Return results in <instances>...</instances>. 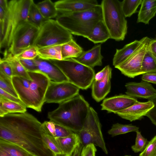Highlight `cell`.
<instances>
[{
	"mask_svg": "<svg viewBox=\"0 0 156 156\" xmlns=\"http://www.w3.org/2000/svg\"><path fill=\"white\" fill-rule=\"evenodd\" d=\"M42 124L27 112L0 116V139L21 147L33 156H54L44 143Z\"/></svg>",
	"mask_w": 156,
	"mask_h": 156,
	"instance_id": "obj_1",
	"label": "cell"
},
{
	"mask_svg": "<svg viewBox=\"0 0 156 156\" xmlns=\"http://www.w3.org/2000/svg\"><path fill=\"white\" fill-rule=\"evenodd\" d=\"M28 72L32 80L13 76V84L19 98L27 108L41 112L50 80L40 71Z\"/></svg>",
	"mask_w": 156,
	"mask_h": 156,
	"instance_id": "obj_2",
	"label": "cell"
},
{
	"mask_svg": "<svg viewBox=\"0 0 156 156\" xmlns=\"http://www.w3.org/2000/svg\"><path fill=\"white\" fill-rule=\"evenodd\" d=\"M90 107L83 96L79 94L59 104L56 109L48 112V118L77 133L83 126Z\"/></svg>",
	"mask_w": 156,
	"mask_h": 156,
	"instance_id": "obj_3",
	"label": "cell"
},
{
	"mask_svg": "<svg viewBox=\"0 0 156 156\" xmlns=\"http://www.w3.org/2000/svg\"><path fill=\"white\" fill-rule=\"evenodd\" d=\"M56 20L72 34L87 38L94 25L103 20L101 5L89 10L59 12Z\"/></svg>",
	"mask_w": 156,
	"mask_h": 156,
	"instance_id": "obj_4",
	"label": "cell"
},
{
	"mask_svg": "<svg viewBox=\"0 0 156 156\" xmlns=\"http://www.w3.org/2000/svg\"><path fill=\"white\" fill-rule=\"evenodd\" d=\"M32 0H12L8 1L3 19L0 20V48L8 50L16 30L27 20Z\"/></svg>",
	"mask_w": 156,
	"mask_h": 156,
	"instance_id": "obj_5",
	"label": "cell"
},
{
	"mask_svg": "<svg viewBox=\"0 0 156 156\" xmlns=\"http://www.w3.org/2000/svg\"><path fill=\"white\" fill-rule=\"evenodd\" d=\"M102 8L103 21L108 31L110 38L117 41L123 40L127 33V21L122 12L121 2L103 0Z\"/></svg>",
	"mask_w": 156,
	"mask_h": 156,
	"instance_id": "obj_6",
	"label": "cell"
},
{
	"mask_svg": "<svg viewBox=\"0 0 156 156\" xmlns=\"http://www.w3.org/2000/svg\"><path fill=\"white\" fill-rule=\"evenodd\" d=\"M49 60L60 69L69 81L80 89L86 90L92 85L95 74L93 68L80 63L75 58Z\"/></svg>",
	"mask_w": 156,
	"mask_h": 156,
	"instance_id": "obj_7",
	"label": "cell"
},
{
	"mask_svg": "<svg viewBox=\"0 0 156 156\" xmlns=\"http://www.w3.org/2000/svg\"><path fill=\"white\" fill-rule=\"evenodd\" d=\"M73 39L72 34L56 20H48L39 28L34 46L38 49L62 45Z\"/></svg>",
	"mask_w": 156,
	"mask_h": 156,
	"instance_id": "obj_8",
	"label": "cell"
},
{
	"mask_svg": "<svg viewBox=\"0 0 156 156\" xmlns=\"http://www.w3.org/2000/svg\"><path fill=\"white\" fill-rule=\"evenodd\" d=\"M77 134L83 147L93 144L100 147L106 154H108L98 114L92 107H90L83 126Z\"/></svg>",
	"mask_w": 156,
	"mask_h": 156,
	"instance_id": "obj_9",
	"label": "cell"
},
{
	"mask_svg": "<svg viewBox=\"0 0 156 156\" xmlns=\"http://www.w3.org/2000/svg\"><path fill=\"white\" fill-rule=\"evenodd\" d=\"M39 28L27 20L21 23L16 30L8 50L14 55L34 46Z\"/></svg>",
	"mask_w": 156,
	"mask_h": 156,
	"instance_id": "obj_10",
	"label": "cell"
},
{
	"mask_svg": "<svg viewBox=\"0 0 156 156\" xmlns=\"http://www.w3.org/2000/svg\"><path fill=\"white\" fill-rule=\"evenodd\" d=\"M80 88L70 82L50 81L44 98V102L60 104L79 94Z\"/></svg>",
	"mask_w": 156,
	"mask_h": 156,
	"instance_id": "obj_11",
	"label": "cell"
},
{
	"mask_svg": "<svg viewBox=\"0 0 156 156\" xmlns=\"http://www.w3.org/2000/svg\"><path fill=\"white\" fill-rule=\"evenodd\" d=\"M150 39L145 37L141 39V42L136 51L124 62L115 68L129 78H134L143 75L142 62Z\"/></svg>",
	"mask_w": 156,
	"mask_h": 156,
	"instance_id": "obj_12",
	"label": "cell"
},
{
	"mask_svg": "<svg viewBox=\"0 0 156 156\" xmlns=\"http://www.w3.org/2000/svg\"><path fill=\"white\" fill-rule=\"evenodd\" d=\"M136 98L121 94L104 99L101 105V110L114 113L125 109L138 102Z\"/></svg>",
	"mask_w": 156,
	"mask_h": 156,
	"instance_id": "obj_13",
	"label": "cell"
},
{
	"mask_svg": "<svg viewBox=\"0 0 156 156\" xmlns=\"http://www.w3.org/2000/svg\"><path fill=\"white\" fill-rule=\"evenodd\" d=\"M154 104L150 100L147 102L138 101L129 107L118 112L115 114L121 118L132 122L141 120L153 107Z\"/></svg>",
	"mask_w": 156,
	"mask_h": 156,
	"instance_id": "obj_14",
	"label": "cell"
},
{
	"mask_svg": "<svg viewBox=\"0 0 156 156\" xmlns=\"http://www.w3.org/2000/svg\"><path fill=\"white\" fill-rule=\"evenodd\" d=\"M34 60L38 71L46 75L51 81L56 82L69 81L60 69L49 60L41 58L38 56Z\"/></svg>",
	"mask_w": 156,
	"mask_h": 156,
	"instance_id": "obj_15",
	"label": "cell"
},
{
	"mask_svg": "<svg viewBox=\"0 0 156 156\" xmlns=\"http://www.w3.org/2000/svg\"><path fill=\"white\" fill-rule=\"evenodd\" d=\"M55 3L59 12L83 11L91 9L99 5L96 0H62Z\"/></svg>",
	"mask_w": 156,
	"mask_h": 156,
	"instance_id": "obj_16",
	"label": "cell"
},
{
	"mask_svg": "<svg viewBox=\"0 0 156 156\" xmlns=\"http://www.w3.org/2000/svg\"><path fill=\"white\" fill-rule=\"evenodd\" d=\"M125 86L126 94L136 98L148 99L156 95V89L152 85L143 80L139 83H127Z\"/></svg>",
	"mask_w": 156,
	"mask_h": 156,
	"instance_id": "obj_17",
	"label": "cell"
},
{
	"mask_svg": "<svg viewBox=\"0 0 156 156\" xmlns=\"http://www.w3.org/2000/svg\"><path fill=\"white\" fill-rule=\"evenodd\" d=\"M101 49V44H97L88 50L83 51L79 57L75 58L80 63L92 68L101 66L103 58Z\"/></svg>",
	"mask_w": 156,
	"mask_h": 156,
	"instance_id": "obj_18",
	"label": "cell"
},
{
	"mask_svg": "<svg viewBox=\"0 0 156 156\" xmlns=\"http://www.w3.org/2000/svg\"><path fill=\"white\" fill-rule=\"evenodd\" d=\"M112 76L111 68L103 80L99 81L94 80L91 85L92 96L96 101L100 102L110 92Z\"/></svg>",
	"mask_w": 156,
	"mask_h": 156,
	"instance_id": "obj_19",
	"label": "cell"
},
{
	"mask_svg": "<svg viewBox=\"0 0 156 156\" xmlns=\"http://www.w3.org/2000/svg\"><path fill=\"white\" fill-rule=\"evenodd\" d=\"M55 138L62 154L65 156H71L81 143L79 136L76 133L66 137Z\"/></svg>",
	"mask_w": 156,
	"mask_h": 156,
	"instance_id": "obj_20",
	"label": "cell"
},
{
	"mask_svg": "<svg viewBox=\"0 0 156 156\" xmlns=\"http://www.w3.org/2000/svg\"><path fill=\"white\" fill-rule=\"evenodd\" d=\"M141 41V39L135 40L121 49H116L112 60V64L115 67L122 63L130 56L137 48Z\"/></svg>",
	"mask_w": 156,
	"mask_h": 156,
	"instance_id": "obj_21",
	"label": "cell"
},
{
	"mask_svg": "<svg viewBox=\"0 0 156 156\" xmlns=\"http://www.w3.org/2000/svg\"><path fill=\"white\" fill-rule=\"evenodd\" d=\"M140 5L137 23L148 24L156 14V0H142Z\"/></svg>",
	"mask_w": 156,
	"mask_h": 156,
	"instance_id": "obj_22",
	"label": "cell"
},
{
	"mask_svg": "<svg viewBox=\"0 0 156 156\" xmlns=\"http://www.w3.org/2000/svg\"><path fill=\"white\" fill-rule=\"evenodd\" d=\"M3 57L2 59L8 62L12 68L13 76L22 77L32 80L28 71L24 68L19 61L8 50L3 52ZM12 76V77H13Z\"/></svg>",
	"mask_w": 156,
	"mask_h": 156,
	"instance_id": "obj_23",
	"label": "cell"
},
{
	"mask_svg": "<svg viewBox=\"0 0 156 156\" xmlns=\"http://www.w3.org/2000/svg\"><path fill=\"white\" fill-rule=\"evenodd\" d=\"M87 38L94 44L103 43L110 38L109 32L103 20L94 25Z\"/></svg>",
	"mask_w": 156,
	"mask_h": 156,
	"instance_id": "obj_24",
	"label": "cell"
},
{
	"mask_svg": "<svg viewBox=\"0 0 156 156\" xmlns=\"http://www.w3.org/2000/svg\"><path fill=\"white\" fill-rule=\"evenodd\" d=\"M42 124L44 131L55 138L66 137L75 133L50 120L45 121Z\"/></svg>",
	"mask_w": 156,
	"mask_h": 156,
	"instance_id": "obj_25",
	"label": "cell"
},
{
	"mask_svg": "<svg viewBox=\"0 0 156 156\" xmlns=\"http://www.w3.org/2000/svg\"><path fill=\"white\" fill-rule=\"evenodd\" d=\"M26 112L27 107L25 105L10 101L0 95V116L8 113Z\"/></svg>",
	"mask_w": 156,
	"mask_h": 156,
	"instance_id": "obj_26",
	"label": "cell"
},
{
	"mask_svg": "<svg viewBox=\"0 0 156 156\" xmlns=\"http://www.w3.org/2000/svg\"><path fill=\"white\" fill-rule=\"evenodd\" d=\"M83 48L73 40L63 44L61 47L62 60L70 58H76L83 52Z\"/></svg>",
	"mask_w": 156,
	"mask_h": 156,
	"instance_id": "obj_27",
	"label": "cell"
},
{
	"mask_svg": "<svg viewBox=\"0 0 156 156\" xmlns=\"http://www.w3.org/2000/svg\"><path fill=\"white\" fill-rule=\"evenodd\" d=\"M62 45L50 46L38 48L37 50L38 56L48 60H62L61 47Z\"/></svg>",
	"mask_w": 156,
	"mask_h": 156,
	"instance_id": "obj_28",
	"label": "cell"
},
{
	"mask_svg": "<svg viewBox=\"0 0 156 156\" xmlns=\"http://www.w3.org/2000/svg\"><path fill=\"white\" fill-rule=\"evenodd\" d=\"M36 5L41 15L46 20L52 19L58 15L55 3L50 0L43 1Z\"/></svg>",
	"mask_w": 156,
	"mask_h": 156,
	"instance_id": "obj_29",
	"label": "cell"
},
{
	"mask_svg": "<svg viewBox=\"0 0 156 156\" xmlns=\"http://www.w3.org/2000/svg\"><path fill=\"white\" fill-rule=\"evenodd\" d=\"M0 149L10 156H33L19 146L1 139H0Z\"/></svg>",
	"mask_w": 156,
	"mask_h": 156,
	"instance_id": "obj_30",
	"label": "cell"
},
{
	"mask_svg": "<svg viewBox=\"0 0 156 156\" xmlns=\"http://www.w3.org/2000/svg\"><path fill=\"white\" fill-rule=\"evenodd\" d=\"M38 9L36 4L32 0L30 5L27 19V21L38 28L41 26L46 20Z\"/></svg>",
	"mask_w": 156,
	"mask_h": 156,
	"instance_id": "obj_31",
	"label": "cell"
},
{
	"mask_svg": "<svg viewBox=\"0 0 156 156\" xmlns=\"http://www.w3.org/2000/svg\"><path fill=\"white\" fill-rule=\"evenodd\" d=\"M139 128L136 126L130 124H122L118 123L113 124L111 128L108 130V133L114 137L118 135L131 132H137Z\"/></svg>",
	"mask_w": 156,
	"mask_h": 156,
	"instance_id": "obj_32",
	"label": "cell"
},
{
	"mask_svg": "<svg viewBox=\"0 0 156 156\" xmlns=\"http://www.w3.org/2000/svg\"><path fill=\"white\" fill-rule=\"evenodd\" d=\"M141 70L143 74L156 73V60L150 52L147 47L143 58Z\"/></svg>",
	"mask_w": 156,
	"mask_h": 156,
	"instance_id": "obj_33",
	"label": "cell"
},
{
	"mask_svg": "<svg viewBox=\"0 0 156 156\" xmlns=\"http://www.w3.org/2000/svg\"><path fill=\"white\" fill-rule=\"evenodd\" d=\"M142 0H124L121 2L122 12L125 17H130L135 13Z\"/></svg>",
	"mask_w": 156,
	"mask_h": 156,
	"instance_id": "obj_34",
	"label": "cell"
},
{
	"mask_svg": "<svg viewBox=\"0 0 156 156\" xmlns=\"http://www.w3.org/2000/svg\"><path fill=\"white\" fill-rule=\"evenodd\" d=\"M0 89L19 98L12 82V79L7 77L0 72Z\"/></svg>",
	"mask_w": 156,
	"mask_h": 156,
	"instance_id": "obj_35",
	"label": "cell"
},
{
	"mask_svg": "<svg viewBox=\"0 0 156 156\" xmlns=\"http://www.w3.org/2000/svg\"><path fill=\"white\" fill-rule=\"evenodd\" d=\"M43 137L46 145L55 155L62 154L55 138L45 131Z\"/></svg>",
	"mask_w": 156,
	"mask_h": 156,
	"instance_id": "obj_36",
	"label": "cell"
},
{
	"mask_svg": "<svg viewBox=\"0 0 156 156\" xmlns=\"http://www.w3.org/2000/svg\"><path fill=\"white\" fill-rule=\"evenodd\" d=\"M136 133L135 144L132 146L131 148L135 153L142 152L145 149L149 142L142 136L139 131L136 132Z\"/></svg>",
	"mask_w": 156,
	"mask_h": 156,
	"instance_id": "obj_37",
	"label": "cell"
},
{
	"mask_svg": "<svg viewBox=\"0 0 156 156\" xmlns=\"http://www.w3.org/2000/svg\"><path fill=\"white\" fill-rule=\"evenodd\" d=\"M37 50V48L34 46H33L25 50L18 55L14 56L19 60L20 59H34L38 56Z\"/></svg>",
	"mask_w": 156,
	"mask_h": 156,
	"instance_id": "obj_38",
	"label": "cell"
},
{
	"mask_svg": "<svg viewBox=\"0 0 156 156\" xmlns=\"http://www.w3.org/2000/svg\"><path fill=\"white\" fill-rule=\"evenodd\" d=\"M139 156H156V135L149 142Z\"/></svg>",
	"mask_w": 156,
	"mask_h": 156,
	"instance_id": "obj_39",
	"label": "cell"
},
{
	"mask_svg": "<svg viewBox=\"0 0 156 156\" xmlns=\"http://www.w3.org/2000/svg\"><path fill=\"white\" fill-rule=\"evenodd\" d=\"M19 60L23 67L27 71H38L37 67L34 59H20Z\"/></svg>",
	"mask_w": 156,
	"mask_h": 156,
	"instance_id": "obj_40",
	"label": "cell"
},
{
	"mask_svg": "<svg viewBox=\"0 0 156 156\" xmlns=\"http://www.w3.org/2000/svg\"><path fill=\"white\" fill-rule=\"evenodd\" d=\"M0 72L9 78L12 79V68L7 62L0 58Z\"/></svg>",
	"mask_w": 156,
	"mask_h": 156,
	"instance_id": "obj_41",
	"label": "cell"
},
{
	"mask_svg": "<svg viewBox=\"0 0 156 156\" xmlns=\"http://www.w3.org/2000/svg\"><path fill=\"white\" fill-rule=\"evenodd\" d=\"M154 104L153 107L148 112L146 116L151 120L152 123L156 126V95L148 99Z\"/></svg>",
	"mask_w": 156,
	"mask_h": 156,
	"instance_id": "obj_42",
	"label": "cell"
},
{
	"mask_svg": "<svg viewBox=\"0 0 156 156\" xmlns=\"http://www.w3.org/2000/svg\"><path fill=\"white\" fill-rule=\"evenodd\" d=\"M97 149L93 144H90L83 147L80 156H96Z\"/></svg>",
	"mask_w": 156,
	"mask_h": 156,
	"instance_id": "obj_43",
	"label": "cell"
},
{
	"mask_svg": "<svg viewBox=\"0 0 156 156\" xmlns=\"http://www.w3.org/2000/svg\"><path fill=\"white\" fill-rule=\"evenodd\" d=\"M111 68L109 65L105 66L102 70L95 74L94 80L99 81L103 80Z\"/></svg>",
	"mask_w": 156,
	"mask_h": 156,
	"instance_id": "obj_44",
	"label": "cell"
},
{
	"mask_svg": "<svg viewBox=\"0 0 156 156\" xmlns=\"http://www.w3.org/2000/svg\"><path fill=\"white\" fill-rule=\"evenodd\" d=\"M0 95L3 96L10 101L24 105L20 98L15 97L11 94L5 92L1 89H0Z\"/></svg>",
	"mask_w": 156,
	"mask_h": 156,
	"instance_id": "obj_45",
	"label": "cell"
},
{
	"mask_svg": "<svg viewBox=\"0 0 156 156\" xmlns=\"http://www.w3.org/2000/svg\"><path fill=\"white\" fill-rule=\"evenodd\" d=\"M142 80L156 85V73H149L143 74Z\"/></svg>",
	"mask_w": 156,
	"mask_h": 156,
	"instance_id": "obj_46",
	"label": "cell"
},
{
	"mask_svg": "<svg viewBox=\"0 0 156 156\" xmlns=\"http://www.w3.org/2000/svg\"><path fill=\"white\" fill-rule=\"evenodd\" d=\"M147 48L156 60V38L150 39Z\"/></svg>",
	"mask_w": 156,
	"mask_h": 156,
	"instance_id": "obj_47",
	"label": "cell"
},
{
	"mask_svg": "<svg viewBox=\"0 0 156 156\" xmlns=\"http://www.w3.org/2000/svg\"><path fill=\"white\" fill-rule=\"evenodd\" d=\"M83 147L82 144H80L76 148L71 156H80Z\"/></svg>",
	"mask_w": 156,
	"mask_h": 156,
	"instance_id": "obj_48",
	"label": "cell"
},
{
	"mask_svg": "<svg viewBox=\"0 0 156 156\" xmlns=\"http://www.w3.org/2000/svg\"><path fill=\"white\" fill-rule=\"evenodd\" d=\"M8 1L6 0H0V7L5 10L7 8L8 5Z\"/></svg>",
	"mask_w": 156,
	"mask_h": 156,
	"instance_id": "obj_49",
	"label": "cell"
},
{
	"mask_svg": "<svg viewBox=\"0 0 156 156\" xmlns=\"http://www.w3.org/2000/svg\"><path fill=\"white\" fill-rule=\"evenodd\" d=\"M0 156H10L5 151L0 149Z\"/></svg>",
	"mask_w": 156,
	"mask_h": 156,
	"instance_id": "obj_50",
	"label": "cell"
},
{
	"mask_svg": "<svg viewBox=\"0 0 156 156\" xmlns=\"http://www.w3.org/2000/svg\"><path fill=\"white\" fill-rule=\"evenodd\" d=\"M54 156H65L62 154H55L54 155Z\"/></svg>",
	"mask_w": 156,
	"mask_h": 156,
	"instance_id": "obj_51",
	"label": "cell"
},
{
	"mask_svg": "<svg viewBox=\"0 0 156 156\" xmlns=\"http://www.w3.org/2000/svg\"><path fill=\"white\" fill-rule=\"evenodd\" d=\"M124 156H130V155H124Z\"/></svg>",
	"mask_w": 156,
	"mask_h": 156,
	"instance_id": "obj_52",
	"label": "cell"
}]
</instances>
